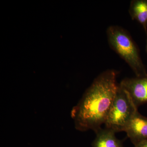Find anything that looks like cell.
Wrapping results in <instances>:
<instances>
[{"mask_svg": "<svg viewBox=\"0 0 147 147\" xmlns=\"http://www.w3.org/2000/svg\"><path fill=\"white\" fill-rule=\"evenodd\" d=\"M116 78L114 70L100 73L73 107L71 116L77 130L96 133L104 124L118 87Z\"/></svg>", "mask_w": 147, "mask_h": 147, "instance_id": "1", "label": "cell"}, {"mask_svg": "<svg viewBox=\"0 0 147 147\" xmlns=\"http://www.w3.org/2000/svg\"><path fill=\"white\" fill-rule=\"evenodd\" d=\"M106 32L110 47L128 64L137 77L147 76L139 48L128 32L119 26H111Z\"/></svg>", "mask_w": 147, "mask_h": 147, "instance_id": "2", "label": "cell"}, {"mask_svg": "<svg viewBox=\"0 0 147 147\" xmlns=\"http://www.w3.org/2000/svg\"><path fill=\"white\" fill-rule=\"evenodd\" d=\"M137 108L128 93L119 84L117 90L104 123L114 132L124 131L137 113Z\"/></svg>", "mask_w": 147, "mask_h": 147, "instance_id": "3", "label": "cell"}, {"mask_svg": "<svg viewBox=\"0 0 147 147\" xmlns=\"http://www.w3.org/2000/svg\"><path fill=\"white\" fill-rule=\"evenodd\" d=\"M131 97L137 108L147 102V76L125 78L119 84Z\"/></svg>", "mask_w": 147, "mask_h": 147, "instance_id": "4", "label": "cell"}, {"mask_svg": "<svg viewBox=\"0 0 147 147\" xmlns=\"http://www.w3.org/2000/svg\"><path fill=\"white\" fill-rule=\"evenodd\" d=\"M124 131L134 146L147 140V117L137 111Z\"/></svg>", "mask_w": 147, "mask_h": 147, "instance_id": "5", "label": "cell"}, {"mask_svg": "<svg viewBox=\"0 0 147 147\" xmlns=\"http://www.w3.org/2000/svg\"><path fill=\"white\" fill-rule=\"evenodd\" d=\"M95 133L92 147H124L122 142L116 137L115 132L110 129L101 127Z\"/></svg>", "mask_w": 147, "mask_h": 147, "instance_id": "6", "label": "cell"}, {"mask_svg": "<svg viewBox=\"0 0 147 147\" xmlns=\"http://www.w3.org/2000/svg\"><path fill=\"white\" fill-rule=\"evenodd\" d=\"M129 12L132 20L141 24L147 36V0H132Z\"/></svg>", "mask_w": 147, "mask_h": 147, "instance_id": "7", "label": "cell"}, {"mask_svg": "<svg viewBox=\"0 0 147 147\" xmlns=\"http://www.w3.org/2000/svg\"><path fill=\"white\" fill-rule=\"evenodd\" d=\"M134 147H147V140L141 142L140 144L134 146Z\"/></svg>", "mask_w": 147, "mask_h": 147, "instance_id": "8", "label": "cell"}, {"mask_svg": "<svg viewBox=\"0 0 147 147\" xmlns=\"http://www.w3.org/2000/svg\"><path fill=\"white\" fill-rule=\"evenodd\" d=\"M146 51L147 53V40H146Z\"/></svg>", "mask_w": 147, "mask_h": 147, "instance_id": "9", "label": "cell"}]
</instances>
